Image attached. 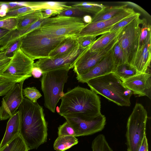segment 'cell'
Here are the masks:
<instances>
[{
    "mask_svg": "<svg viewBox=\"0 0 151 151\" xmlns=\"http://www.w3.org/2000/svg\"><path fill=\"white\" fill-rule=\"evenodd\" d=\"M78 142V139L74 136H58L54 142L53 148L56 151H64Z\"/></svg>",
    "mask_w": 151,
    "mask_h": 151,
    "instance_id": "obj_24",
    "label": "cell"
},
{
    "mask_svg": "<svg viewBox=\"0 0 151 151\" xmlns=\"http://www.w3.org/2000/svg\"><path fill=\"white\" fill-rule=\"evenodd\" d=\"M78 45L69 52L52 58L38 59L33 67L40 68L42 73L62 69L73 68L75 62L82 51Z\"/></svg>",
    "mask_w": 151,
    "mask_h": 151,
    "instance_id": "obj_12",
    "label": "cell"
},
{
    "mask_svg": "<svg viewBox=\"0 0 151 151\" xmlns=\"http://www.w3.org/2000/svg\"><path fill=\"white\" fill-rule=\"evenodd\" d=\"M96 37L91 36L78 37V41L80 48L84 49L91 46L96 40Z\"/></svg>",
    "mask_w": 151,
    "mask_h": 151,
    "instance_id": "obj_35",
    "label": "cell"
},
{
    "mask_svg": "<svg viewBox=\"0 0 151 151\" xmlns=\"http://www.w3.org/2000/svg\"><path fill=\"white\" fill-rule=\"evenodd\" d=\"M75 132V137L88 136L100 132L106 124L105 116L101 114L94 117H83L65 115L63 116Z\"/></svg>",
    "mask_w": 151,
    "mask_h": 151,
    "instance_id": "obj_10",
    "label": "cell"
},
{
    "mask_svg": "<svg viewBox=\"0 0 151 151\" xmlns=\"http://www.w3.org/2000/svg\"><path fill=\"white\" fill-rule=\"evenodd\" d=\"M83 21L85 23L87 24L91 22L92 17L88 15H86L82 18Z\"/></svg>",
    "mask_w": 151,
    "mask_h": 151,
    "instance_id": "obj_43",
    "label": "cell"
},
{
    "mask_svg": "<svg viewBox=\"0 0 151 151\" xmlns=\"http://www.w3.org/2000/svg\"><path fill=\"white\" fill-rule=\"evenodd\" d=\"M147 112L141 104L136 103L127 123L126 145L127 151H138L146 136Z\"/></svg>",
    "mask_w": 151,
    "mask_h": 151,
    "instance_id": "obj_7",
    "label": "cell"
},
{
    "mask_svg": "<svg viewBox=\"0 0 151 151\" xmlns=\"http://www.w3.org/2000/svg\"><path fill=\"white\" fill-rule=\"evenodd\" d=\"M151 59V35L145 41L139 43L135 55L130 65L137 71L138 73H150Z\"/></svg>",
    "mask_w": 151,
    "mask_h": 151,
    "instance_id": "obj_17",
    "label": "cell"
},
{
    "mask_svg": "<svg viewBox=\"0 0 151 151\" xmlns=\"http://www.w3.org/2000/svg\"><path fill=\"white\" fill-rule=\"evenodd\" d=\"M78 45V36L67 37L63 40L50 53L49 58H52L66 54Z\"/></svg>",
    "mask_w": 151,
    "mask_h": 151,
    "instance_id": "obj_19",
    "label": "cell"
},
{
    "mask_svg": "<svg viewBox=\"0 0 151 151\" xmlns=\"http://www.w3.org/2000/svg\"><path fill=\"white\" fill-rule=\"evenodd\" d=\"M11 57H6L4 59L0 60V67L8 62L10 60Z\"/></svg>",
    "mask_w": 151,
    "mask_h": 151,
    "instance_id": "obj_44",
    "label": "cell"
},
{
    "mask_svg": "<svg viewBox=\"0 0 151 151\" xmlns=\"http://www.w3.org/2000/svg\"><path fill=\"white\" fill-rule=\"evenodd\" d=\"M93 91L121 106H129L132 92L113 73L91 79L86 83Z\"/></svg>",
    "mask_w": 151,
    "mask_h": 151,
    "instance_id": "obj_3",
    "label": "cell"
},
{
    "mask_svg": "<svg viewBox=\"0 0 151 151\" xmlns=\"http://www.w3.org/2000/svg\"><path fill=\"white\" fill-rule=\"evenodd\" d=\"M16 83L0 77V96H4Z\"/></svg>",
    "mask_w": 151,
    "mask_h": 151,
    "instance_id": "obj_37",
    "label": "cell"
},
{
    "mask_svg": "<svg viewBox=\"0 0 151 151\" xmlns=\"http://www.w3.org/2000/svg\"><path fill=\"white\" fill-rule=\"evenodd\" d=\"M116 67L113 58L112 49L99 62L86 73L77 76L79 82L84 83L89 80L111 73H113Z\"/></svg>",
    "mask_w": 151,
    "mask_h": 151,
    "instance_id": "obj_16",
    "label": "cell"
},
{
    "mask_svg": "<svg viewBox=\"0 0 151 151\" xmlns=\"http://www.w3.org/2000/svg\"><path fill=\"white\" fill-rule=\"evenodd\" d=\"M43 14V18L45 19L50 17L52 16L57 15L61 11L51 9H42Z\"/></svg>",
    "mask_w": 151,
    "mask_h": 151,
    "instance_id": "obj_39",
    "label": "cell"
},
{
    "mask_svg": "<svg viewBox=\"0 0 151 151\" xmlns=\"http://www.w3.org/2000/svg\"><path fill=\"white\" fill-rule=\"evenodd\" d=\"M122 29L102 35L89 47V50L91 52H95L105 47L117 38Z\"/></svg>",
    "mask_w": 151,
    "mask_h": 151,
    "instance_id": "obj_21",
    "label": "cell"
},
{
    "mask_svg": "<svg viewBox=\"0 0 151 151\" xmlns=\"http://www.w3.org/2000/svg\"><path fill=\"white\" fill-rule=\"evenodd\" d=\"M24 82L16 83L3 97L0 106V121L9 119L18 110L24 98Z\"/></svg>",
    "mask_w": 151,
    "mask_h": 151,
    "instance_id": "obj_13",
    "label": "cell"
},
{
    "mask_svg": "<svg viewBox=\"0 0 151 151\" xmlns=\"http://www.w3.org/2000/svg\"><path fill=\"white\" fill-rule=\"evenodd\" d=\"M34 11L35 10L32 7L28 6H22L9 9L6 16L1 19L9 17H18Z\"/></svg>",
    "mask_w": 151,
    "mask_h": 151,
    "instance_id": "obj_30",
    "label": "cell"
},
{
    "mask_svg": "<svg viewBox=\"0 0 151 151\" xmlns=\"http://www.w3.org/2000/svg\"><path fill=\"white\" fill-rule=\"evenodd\" d=\"M123 84L133 94L138 96H146L151 99L150 73H139L122 81Z\"/></svg>",
    "mask_w": 151,
    "mask_h": 151,
    "instance_id": "obj_15",
    "label": "cell"
},
{
    "mask_svg": "<svg viewBox=\"0 0 151 151\" xmlns=\"http://www.w3.org/2000/svg\"><path fill=\"white\" fill-rule=\"evenodd\" d=\"M67 37H53L39 28L22 37L20 49L33 60L49 57L50 52Z\"/></svg>",
    "mask_w": 151,
    "mask_h": 151,
    "instance_id": "obj_4",
    "label": "cell"
},
{
    "mask_svg": "<svg viewBox=\"0 0 151 151\" xmlns=\"http://www.w3.org/2000/svg\"><path fill=\"white\" fill-rule=\"evenodd\" d=\"M83 12L96 14L105 8L106 6L102 4L90 2L75 3L72 5Z\"/></svg>",
    "mask_w": 151,
    "mask_h": 151,
    "instance_id": "obj_26",
    "label": "cell"
},
{
    "mask_svg": "<svg viewBox=\"0 0 151 151\" xmlns=\"http://www.w3.org/2000/svg\"><path fill=\"white\" fill-rule=\"evenodd\" d=\"M29 7H32L34 10L51 9L61 11L69 8L66 2L58 1H45L28 2Z\"/></svg>",
    "mask_w": 151,
    "mask_h": 151,
    "instance_id": "obj_22",
    "label": "cell"
},
{
    "mask_svg": "<svg viewBox=\"0 0 151 151\" xmlns=\"http://www.w3.org/2000/svg\"><path fill=\"white\" fill-rule=\"evenodd\" d=\"M42 70L39 68L33 67L32 70V75L33 77L35 78H38L42 76Z\"/></svg>",
    "mask_w": 151,
    "mask_h": 151,
    "instance_id": "obj_41",
    "label": "cell"
},
{
    "mask_svg": "<svg viewBox=\"0 0 151 151\" xmlns=\"http://www.w3.org/2000/svg\"><path fill=\"white\" fill-rule=\"evenodd\" d=\"M61 99L58 113L63 116L94 117L101 114L99 96L93 91L79 86L64 93Z\"/></svg>",
    "mask_w": 151,
    "mask_h": 151,
    "instance_id": "obj_2",
    "label": "cell"
},
{
    "mask_svg": "<svg viewBox=\"0 0 151 151\" xmlns=\"http://www.w3.org/2000/svg\"><path fill=\"white\" fill-rule=\"evenodd\" d=\"M10 31L0 28V40Z\"/></svg>",
    "mask_w": 151,
    "mask_h": 151,
    "instance_id": "obj_42",
    "label": "cell"
},
{
    "mask_svg": "<svg viewBox=\"0 0 151 151\" xmlns=\"http://www.w3.org/2000/svg\"><path fill=\"white\" fill-rule=\"evenodd\" d=\"M113 73L122 81L138 73L133 66L127 63L116 66Z\"/></svg>",
    "mask_w": 151,
    "mask_h": 151,
    "instance_id": "obj_25",
    "label": "cell"
},
{
    "mask_svg": "<svg viewBox=\"0 0 151 151\" xmlns=\"http://www.w3.org/2000/svg\"><path fill=\"white\" fill-rule=\"evenodd\" d=\"M34 63L19 48L14 52L8 62L0 67V77L16 83L24 81L32 76Z\"/></svg>",
    "mask_w": 151,
    "mask_h": 151,
    "instance_id": "obj_8",
    "label": "cell"
},
{
    "mask_svg": "<svg viewBox=\"0 0 151 151\" xmlns=\"http://www.w3.org/2000/svg\"><path fill=\"white\" fill-rule=\"evenodd\" d=\"M140 14L135 12L122 19L114 25L110 29L109 32L116 31L122 29L130 23L136 18L139 17Z\"/></svg>",
    "mask_w": 151,
    "mask_h": 151,
    "instance_id": "obj_32",
    "label": "cell"
},
{
    "mask_svg": "<svg viewBox=\"0 0 151 151\" xmlns=\"http://www.w3.org/2000/svg\"><path fill=\"white\" fill-rule=\"evenodd\" d=\"M138 151H148V146L146 136H145L142 141Z\"/></svg>",
    "mask_w": 151,
    "mask_h": 151,
    "instance_id": "obj_40",
    "label": "cell"
},
{
    "mask_svg": "<svg viewBox=\"0 0 151 151\" xmlns=\"http://www.w3.org/2000/svg\"><path fill=\"white\" fill-rule=\"evenodd\" d=\"M86 24L81 17L57 15L43 19L39 29L53 37L77 36Z\"/></svg>",
    "mask_w": 151,
    "mask_h": 151,
    "instance_id": "obj_6",
    "label": "cell"
},
{
    "mask_svg": "<svg viewBox=\"0 0 151 151\" xmlns=\"http://www.w3.org/2000/svg\"><path fill=\"white\" fill-rule=\"evenodd\" d=\"M117 41V37L106 46L97 51H89L90 46L83 50L76 59L73 68L77 76L86 73L99 62L110 52Z\"/></svg>",
    "mask_w": 151,
    "mask_h": 151,
    "instance_id": "obj_11",
    "label": "cell"
},
{
    "mask_svg": "<svg viewBox=\"0 0 151 151\" xmlns=\"http://www.w3.org/2000/svg\"><path fill=\"white\" fill-rule=\"evenodd\" d=\"M135 12L133 8L126 7L109 19L86 24L77 36H91L96 37L108 32L110 29L116 23Z\"/></svg>",
    "mask_w": 151,
    "mask_h": 151,
    "instance_id": "obj_14",
    "label": "cell"
},
{
    "mask_svg": "<svg viewBox=\"0 0 151 151\" xmlns=\"http://www.w3.org/2000/svg\"><path fill=\"white\" fill-rule=\"evenodd\" d=\"M69 70L62 69L42 73L41 87L44 95V105L53 113L59 100L64 94L63 88L68 81Z\"/></svg>",
    "mask_w": 151,
    "mask_h": 151,
    "instance_id": "obj_5",
    "label": "cell"
},
{
    "mask_svg": "<svg viewBox=\"0 0 151 151\" xmlns=\"http://www.w3.org/2000/svg\"><path fill=\"white\" fill-rule=\"evenodd\" d=\"M58 136H71L75 137V132L69 123L66 121L58 128Z\"/></svg>",
    "mask_w": 151,
    "mask_h": 151,
    "instance_id": "obj_34",
    "label": "cell"
},
{
    "mask_svg": "<svg viewBox=\"0 0 151 151\" xmlns=\"http://www.w3.org/2000/svg\"><path fill=\"white\" fill-rule=\"evenodd\" d=\"M112 52L113 58L116 66L127 63L124 52L117 42L112 49Z\"/></svg>",
    "mask_w": 151,
    "mask_h": 151,
    "instance_id": "obj_29",
    "label": "cell"
},
{
    "mask_svg": "<svg viewBox=\"0 0 151 151\" xmlns=\"http://www.w3.org/2000/svg\"><path fill=\"white\" fill-rule=\"evenodd\" d=\"M18 17H9L0 20V28L12 31L17 29Z\"/></svg>",
    "mask_w": 151,
    "mask_h": 151,
    "instance_id": "obj_33",
    "label": "cell"
},
{
    "mask_svg": "<svg viewBox=\"0 0 151 151\" xmlns=\"http://www.w3.org/2000/svg\"><path fill=\"white\" fill-rule=\"evenodd\" d=\"M18 110L20 135L29 150L37 149L47 142V125L42 106L24 97Z\"/></svg>",
    "mask_w": 151,
    "mask_h": 151,
    "instance_id": "obj_1",
    "label": "cell"
},
{
    "mask_svg": "<svg viewBox=\"0 0 151 151\" xmlns=\"http://www.w3.org/2000/svg\"><path fill=\"white\" fill-rule=\"evenodd\" d=\"M22 37L17 40L6 49L2 52L3 55L5 57H9V55L12 54L20 48Z\"/></svg>",
    "mask_w": 151,
    "mask_h": 151,
    "instance_id": "obj_38",
    "label": "cell"
},
{
    "mask_svg": "<svg viewBox=\"0 0 151 151\" xmlns=\"http://www.w3.org/2000/svg\"><path fill=\"white\" fill-rule=\"evenodd\" d=\"M91 148L93 151H113L103 134H100L94 138Z\"/></svg>",
    "mask_w": 151,
    "mask_h": 151,
    "instance_id": "obj_28",
    "label": "cell"
},
{
    "mask_svg": "<svg viewBox=\"0 0 151 151\" xmlns=\"http://www.w3.org/2000/svg\"><path fill=\"white\" fill-rule=\"evenodd\" d=\"M127 5L124 4L121 5L106 6L92 17L91 22L104 21L109 19L119 13L125 8Z\"/></svg>",
    "mask_w": 151,
    "mask_h": 151,
    "instance_id": "obj_20",
    "label": "cell"
},
{
    "mask_svg": "<svg viewBox=\"0 0 151 151\" xmlns=\"http://www.w3.org/2000/svg\"><path fill=\"white\" fill-rule=\"evenodd\" d=\"M26 144L20 135L11 140L0 151H28Z\"/></svg>",
    "mask_w": 151,
    "mask_h": 151,
    "instance_id": "obj_27",
    "label": "cell"
},
{
    "mask_svg": "<svg viewBox=\"0 0 151 151\" xmlns=\"http://www.w3.org/2000/svg\"><path fill=\"white\" fill-rule=\"evenodd\" d=\"M18 18V23L17 29H22L31 25L40 19H43L42 10V9L35 10L19 16Z\"/></svg>",
    "mask_w": 151,
    "mask_h": 151,
    "instance_id": "obj_23",
    "label": "cell"
},
{
    "mask_svg": "<svg viewBox=\"0 0 151 151\" xmlns=\"http://www.w3.org/2000/svg\"><path fill=\"white\" fill-rule=\"evenodd\" d=\"M84 14V12L72 6L68 8L61 11L58 15L73 17H81Z\"/></svg>",
    "mask_w": 151,
    "mask_h": 151,
    "instance_id": "obj_36",
    "label": "cell"
},
{
    "mask_svg": "<svg viewBox=\"0 0 151 151\" xmlns=\"http://www.w3.org/2000/svg\"><path fill=\"white\" fill-rule=\"evenodd\" d=\"M143 19H134L122 29L117 37V42L122 48L127 63L130 64L137 50Z\"/></svg>",
    "mask_w": 151,
    "mask_h": 151,
    "instance_id": "obj_9",
    "label": "cell"
},
{
    "mask_svg": "<svg viewBox=\"0 0 151 151\" xmlns=\"http://www.w3.org/2000/svg\"><path fill=\"white\" fill-rule=\"evenodd\" d=\"M24 97L31 101L36 103L42 95L40 92L35 87H27L23 90Z\"/></svg>",
    "mask_w": 151,
    "mask_h": 151,
    "instance_id": "obj_31",
    "label": "cell"
},
{
    "mask_svg": "<svg viewBox=\"0 0 151 151\" xmlns=\"http://www.w3.org/2000/svg\"><path fill=\"white\" fill-rule=\"evenodd\" d=\"M20 115L18 110L7 122L6 131L0 144V150L11 140L20 135Z\"/></svg>",
    "mask_w": 151,
    "mask_h": 151,
    "instance_id": "obj_18",
    "label": "cell"
}]
</instances>
